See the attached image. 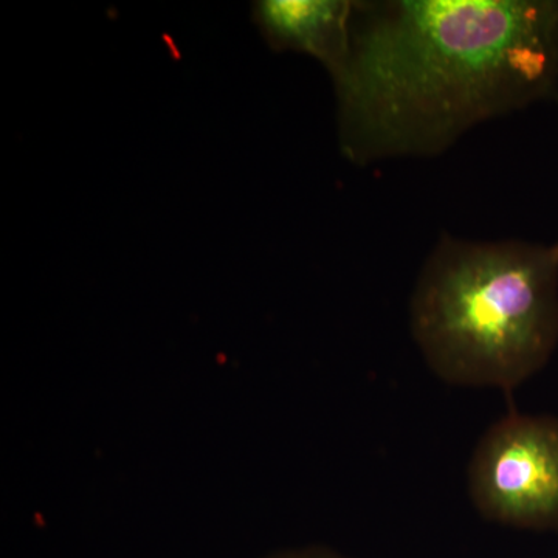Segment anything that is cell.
Listing matches in <instances>:
<instances>
[{"label": "cell", "mask_w": 558, "mask_h": 558, "mask_svg": "<svg viewBox=\"0 0 558 558\" xmlns=\"http://www.w3.org/2000/svg\"><path fill=\"white\" fill-rule=\"evenodd\" d=\"M330 78L352 163L439 156L484 121L558 98V0L354 2Z\"/></svg>", "instance_id": "1"}, {"label": "cell", "mask_w": 558, "mask_h": 558, "mask_svg": "<svg viewBox=\"0 0 558 558\" xmlns=\"http://www.w3.org/2000/svg\"><path fill=\"white\" fill-rule=\"evenodd\" d=\"M410 329L444 384L512 395L558 347V241L444 234L414 286Z\"/></svg>", "instance_id": "2"}, {"label": "cell", "mask_w": 558, "mask_h": 558, "mask_svg": "<svg viewBox=\"0 0 558 558\" xmlns=\"http://www.w3.org/2000/svg\"><path fill=\"white\" fill-rule=\"evenodd\" d=\"M481 519L558 534V416L510 409L481 436L468 468Z\"/></svg>", "instance_id": "3"}, {"label": "cell", "mask_w": 558, "mask_h": 558, "mask_svg": "<svg viewBox=\"0 0 558 558\" xmlns=\"http://www.w3.org/2000/svg\"><path fill=\"white\" fill-rule=\"evenodd\" d=\"M352 13L349 0H260L253 7L271 49L311 54L329 75L347 57Z\"/></svg>", "instance_id": "4"}, {"label": "cell", "mask_w": 558, "mask_h": 558, "mask_svg": "<svg viewBox=\"0 0 558 558\" xmlns=\"http://www.w3.org/2000/svg\"><path fill=\"white\" fill-rule=\"evenodd\" d=\"M266 558H352L326 548V546H301V548H289L277 550Z\"/></svg>", "instance_id": "5"}]
</instances>
